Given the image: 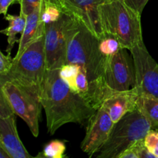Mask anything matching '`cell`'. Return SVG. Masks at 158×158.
I'll list each match as a JSON object with an SVG mask.
<instances>
[{"instance_id": "cell-1", "label": "cell", "mask_w": 158, "mask_h": 158, "mask_svg": "<svg viewBox=\"0 0 158 158\" xmlns=\"http://www.w3.org/2000/svg\"><path fill=\"white\" fill-rule=\"evenodd\" d=\"M40 101L46 113L48 133L51 135L66 123H83L97 110L71 90L60 77V69H46Z\"/></svg>"}, {"instance_id": "cell-2", "label": "cell", "mask_w": 158, "mask_h": 158, "mask_svg": "<svg viewBox=\"0 0 158 158\" xmlns=\"http://www.w3.org/2000/svg\"><path fill=\"white\" fill-rule=\"evenodd\" d=\"M98 43V37L80 23L69 42L66 59V63L78 65L87 74L92 91L93 106L96 110L101 106L105 97L112 90L103 80L106 57L100 52Z\"/></svg>"}, {"instance_id": "cell-3", "label": "cell", "mask_w": 158, "mask_h": 158, "mask_svg": "<svg viewBox=\"0 0 158 158\" xmlns=\"http://www.w3.org/2000/svg\"><path fill=\"white\" fill-rule=\"evenodd\" d=\"M140 17L123 0H107L99 6L103 35L114 37L122 47L129 50L143 43Z\"/></svg>"}, {"instance_id": "cell-4", "label": "cell", "mask_w": 158, "mask_h": 158, "mask_svg": "<svg viewBox=\"0 0 158 158\" xmlns=\"http://www.w3.org/2000/svg\"><path fill=\"white\" fill-rule=\"evenodd\" d=\"M46 72L44 35L31 43L6 76L0 77V84L9 81L40 98Z\"/></svg>"}, {"instance_id": "cell-5", "label": "cell", "mask_w": 158, "mask_h": 158, "mask_svg": "<svg viewBox=\"0 0 158 158\" xmlns=\"http://www.w3.org/2000/svg\"><path fill=\"white\" fill-rule=\"evenodd\" d=\"M151 130L144 116L136 109L115 123L109 138L92 158H118Z\"/></svg>"}, {"instance_id": "cell-6", "label": "cell", "mask_w": 158, "mask_h": 158, "mask_svg": "<svg viewBox=\"0 0 158 158\" xmlns=\"http://www.w3.org/2000/svg\"><path fill=\"white\" fill-rule=\"evenodd\" d=\"M79 25V22L64 12L57 21L45 25L46 69H60L66 64L69 42Z\"/></svg>"}, {"instance_id": "cell-7", "label": "cell", "mask_w": 158, "mask_h": 158, "mask_svg": "<svg viewBox=\"0 0 158 158\" xmlns=\"http://www.w3.org/2000/svg\"><path fill=\"white\" fill-rule=\"evenodd\" d=\"M0 87L14 114L24 120L34 137H38L39 120L42 106L40 98L12 82H4L0 84Z\"/></svg>"}, {"instance_id": "cell-8", "label": "cell", "mask_w": 158, "mask_h": 158, "mask_svg": "<svg viewBox=\"0 0 158 158\" xmlns=\"http://www.w3.org/2000/svg\"><path fill=\"white\" fill-rule=\"evenodd\" d=\"M129 49L122 48L112 56L106 57L103 80L109 89L114 91H127L136 84L135 67Z\"/></svg>"}, {"instance_id": "cell-9", "label": "cell", "mask_w": 158, "mask_h": 158, "mask_svg": "<svg viewBox=\"0 0 158 158\" xmlns=\"http://www.w3.org/2000/svg\"><path fill=\"white\" fill-rule=\"evenodd\" d=\"M135 67L136 84L138 94L158 98V64L148 52L144 43L130 50Z\"/></svg>"}, {"instance_id": "cell-10", "label": "cell", "mask_w": 158, "mask_h": 158, "mask_svg": "<svg viewBox=\"0 0 158 158\" xmlns=\"http://www.w3.org/2000/svg\"><path fill=\"white\" fill-rule=\"evenodd\" d=\"M107 0H62L57 7L100 38L103 34L99 20V6Z\"/></svg>"}, {"instance_id": "cell-11", "label": "cell", "mask_w": 158, "mask_h": 158, "mask_svg": "<svg viewBox=\"0 0 158 158\" xmlns=\"http://www.w3.org/2000/svg\"><path fill=\"white\" fill-rule=\"evenodd\" d=\"M88 121L80 148L88 154L89 158H92L109 138L115 123L102 107L98 108Z\"/></svg>"}, {"instance_id": "cell-12", "label": "cell", "mask_w": 158, "mask_h": 158, "mask_svg": "<svg viewBox=\"0 0 158 158\" xmlns=\"http://www.w3.org/2000/svg\"><path fill=\"white\" fill-rule=\"evenodd\" d=\"M138 93L135 88L127 91H114L107 94L101 106L114 123L120 121L125 115L137 109Z\"/></svg>"}, {"instance_id": "cell-13", "label": "cell", "mask_w": 158, "mask_h": 158, "mask_svg": "<svg viewBox=\"0 0 158 158\" xmlns=\"http://www.w3.org/2000/svg\"><path fill=\"white\" fill-rule=\"evenodd\" d=\"M0 146L11 158H34L28 153L20 140L15 114L0 117Z\"/></svg>"}, {"instance_id": "cell-14", "label": "cell", "mask_w": 158, "mask_h": 158, "mask_svg": "<svg viewBox=\"0 0 158 158\" xmlns=\"http://www.w3.org/2000/svg\"><path fill=\"white\" fill-rule=\"evenodd\" d=\"M60 76L71 90L79 94L93 106L90 83L87 74L81 66L66 63L60 69Z\"/></svg>"}, {"instance_id": "cell-15", "label": "cell", "mask_w": 158, "mask_h": 158, "mask_svg": "<svg viewBox=\"0 0 158 158\" xmlns=\"http://www.w3.org/2000/svg\"><path fill=\"white\" fill-rule=\"evenodd\" d=\"M41 13L42 7L26 17V26L23 33L21 34L19 42L18 51L14 59L19 58L31 43L44 35L45 24L42 22Z\"/></svg>"}, {"instance_id": "cell-16", "label": "cell", "mask_w": 158, "mask_h": 158, "mask_svg": "<svg viewBox=\"0 0 158 158\" xmlns=\"http://www.w3.org/2000/svg\"><path fill=\"white\" fill-rule=\"evenodd\" d=\"M137 109L148 120L151 129L158 130V98L146 94H139Z\"/></svg>"}, {"instance_id": "cell-17", "label": "cell", "mask_w": 158, "mask_h": 158, "mask_svg": "<svg viewBox=\"0 0 158 158\" xmlns=\"http://www.w3.org/2000/svg\"><path fill=\"white\" fill-rule=\"evenodd\" d=\"M5 19L9 22V26L2 29L1 32L7 36L8 46L6 51L7 53L11 54L15 43L19 42V40L16 38V35L23 33L26 26V18L19 14V15H6Z\"/></svg>"}, {"instance_id": "cell-18", "label": "cell", "mask_w": 158, "mask_h": 158, "mask_svg": "<svg viewBox=\"0 0 158 158\" xmlns=\"http://www.w3.org/2000/svg\"><path fill=\"white\" fill-rule=\"evenodd\" d=\"M98 46L101 54L106 58L112 56L123 48L117 39L107 35H103L99 38Z\"/></svg>"}, {"instance_id": "cell-19", "label": "cell", "mask_w": 158, "mask_h": 158, "mask_svg": "<svg viewBox=\"0 0 158 158\" xmlns=\"http://www.w3.org/2000/svg\"><path fill=\"white\" fill-rule=\"evenodd\" d=\"M62 11L56 6L51 3L43 4L42 6L41 19L42 22L46 24L57 21L62 15Z\"/></svg>"}, {"instance_id": "cell-20", "label": "cell", "mask_w": 158, "mask_h": 158, "mask_svg": "<svg viewBox=\"0 0 158 158\" xmlns=\"http://www.w3.org/2000/svg\"><path fill=\"white\" fill-rule=\"evenodd\" d=\"M66 151L64 142L59 140H52L44 147L43 153L45 156L51 158H62Z\"/></svg>"}, {"instance_id": "cell-21", "label": "cell", "mask_w": 158, "mask_h": 158, "mask_svg": "<svg viewBox=\"0 0 158 158\" xmlns=\"http://www.w3.org/2000/svg\"><path fill=\"white\" fill-rule=\"evenodd\" d=\"M18 2L20 5V14L24 17L40 9L44 3H49L48 0H19Z\"/></svg>"}, {"instance_id": "cell-22", "label": "cell", "mask_w": 158, "mask_h": 158, "mask_svg": "<svg viewBox=\"0 0 158 158\" xmlns=\"http://www.w3.org/2000/svg\"><path fill=\"white\" fill-rule=\"evenodd\" d=\"M144 145L152 154L158 157V132L151 129L143 139Z\"/></svg>"}, {"instance_id": "cell-23", "label": "cell", "mask_w": 158, "mask_h": 158, "mask_svg": "<svg viewBox=\"0 0 158 158\" xmlns=\"http://www.w3.org/2000/svg\"><path fill=\"white\" fill-rule=\"evenodd\" d=\"M14 62V57L11 56V54H3L0 52V77H2L7 74L12 67Z\"/></svg>"}, {"instance_id": "cell-24", "label": "cell", "mask_w": 158, "mask_h": 158, "mask_svg": "<svg viewBox=\"0 0 158 158\" xmlns=\"http://www.w3.org/2000/svg\"><path fill=\"white\" fill-rule=\"evenodd\" d=\"M123 1L128 7L141 15L142 12L149 0H123Z\"/></svg>"}, {"instance_id": "cell-25", "label": "cell", "mask_w": 158, "mask_h": 158, "mask_svg": "<svg viewBox=\"0 0 158 158\" xmlns=\"http://www.w3.org/2000/svg\"><path fill=\"white\" fill-rule=\"evenodd\" d=\"M140 140L136 142L131 148H129L127 151H125L118 158H140L139 148H140Z\"/></svg>"}, {"instance_id": "cell-26", "label": "cell", "mask_w": 158, "mask_h": 158, "mask_svg": "<svg viewBox=\"0 0 158 158\" xmlns=\"http://www.w3.org/2000/svg\"><path fill=\"white\" fill-rule=\"evenodd\" d=\"M139 154H140V158H158L145 147L143 140H141L140 141Z\"/></svg>"}, {"instance_id": "cell-27", "label": "cell", "mask_w": 158, "mask_h": 158, "mask_svg": "<svg viewBox=\"0 0 158 158\" xmlns=\"http://www.w3.org/2000/svg\"><path fill=\"white\" fill-rule=\"evenodd\" d=\"M17 2L19 0H0V12L4 15H7V11L10 5Z\"/></svg>"}, {"instance_id": "cell-28", "label": "cell", "mask_w": 158, "mask_h": 158, "mask_svg": "<svg viewBox=\"0 0 158 158\" xmlns=\"http://www.w3.org/2000/svg\"><path fill=\"white\" fill-rule=\"evenodd\" d=\"M0 158H11L9 154L0 146Z\"/></svg>"}, {"instance_id": "cell-29", "label": "cell", "mask_w": 158, "mask_h": 158, "mask_svg": "<svg viewBox=\"0 0 158 158\" xmlns=\"http://www.w3.org/2000/svg\"><path fill=\"white\" fill-rule=\"evenodd\" d=\"M34 158H51V157H46V156L44 155V154H43V152H40V153H39V154H37L35 157H34ZM62 158H69V157H68L67 155H63V157Z\"/></svg>"}, {"instance_id": "cell-30", "label": "cell", "mask_w": 158, "mask_h": 158, "mask_svg": "<svg viewBox=\"0 0 158 158\" xmlns=\"http://www.w3.org/2000/svg\"><path fill=\"white\" fill-rule=\"evenodd\" d=\"M61 1L62 0H48V2H49V3L55 5V6H57V5H58V3Z\"/></svg>"}]
</instances>
